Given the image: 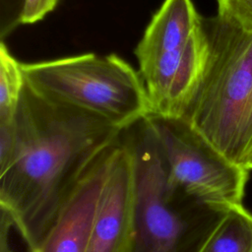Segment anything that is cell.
Instances as JSON below:
<instances>
[{
    "instance_id": "13",
    "label": "cell",
    "mask_w": 252,
    "mask_h": 252,
    "mask_svg": "<svg viewBox=\"0 0 252 252\" xmlns=\"http://www.w3.org/2000/svg\"><path fill=\"white\" fill-rule=\"evenodd\" d=\"M59 0H26L22 25H32L41 21L58 5Z\"/></svg>"
},
{
    "instance_id": "7",
    "label": "cell",
    "mask_w": 252,
    "mask_h": 252,
    "mask_svg": "<svg viewBox=\"0 0 252 252\" xmlns=\"http://www.w3.org/2000/svg\"><path fill=\"white\" fill-rule=\"evenodd\" d=\"M133 205V161L119 139L113 150L86 252H130Z\"/></svg>"
},
{
    "instance_id": "14",
    "label": "cell",
    "mask_w": 252,
    "mask_h": 252,
    "mask_svg": "<svg viewBox=\"0 0 252 252\" xmlns=\"http://www.w3.org/2000/svg\"><path fill=\"white\" fill-rule=\"evenodd\" d=\"M246 168H247L248 170H251V169H252V155L250 156V158H249V159H248V161H247V163H246Z\"/></svg>"
},
{
    "instance_id": "8",
    "label": "cell",
    "mask_w": 252,
    "mask_h": 252,
    "mask_svg": "<svg viewBox=\"0 0 252 252\" xmlns=\"http://www.w3.org/2000/svg\"><path fill=\"white\" fill-rule=\"evenodd\" d=\"M117 142L105 149L88 166L60 208L45 237L30 252H86Z\"/></svg>"
},
{
    "instance_id": "2",
    "label": "cell",
    "mask_w": 252,
    "mask_h": 252,
    "mask_svg": "<svg viewBox=\"0 0 252 252\" xmlns=\"http://www.w3.org/2000/svg\"><path fill=\"white\" fill-rule=\"evenodd\" d=\"M203 26L208 61L184 118L246 168L252 155V32L218 13L203 17Z\"/></svg>"
},
{
    "instance_id": "6",
    "label": "cell",
    "mask_w": 252,
    "mask_h": 252,
    "mask_svg": "<svg viewBox=\"0 0 252 252\" xmlns=\"http://www.w3.org/2000/svg\"><path fill=\"white\" fill-rule=\"evenodd\" d=\"M209 56L204 26L186 42L164 47L137 59L150 114L185 117Z\"/></svg>"
},
{
    "instance_id": "5",
    "label": "cell",
    "mask_w": 252,
    "mask_h": 252,
    "mask_svg": "<svg viewBox=\"0 0 252 252\" xmlns=\"http://www.w3.org/2000/svg\"><path fill=\"white\" fill-rule=\"evenodd\" d=\"M146 117L159 147L169 190L212 204H242L247 168L224 157L187 119Z\"/></svg>"
},
{
    "instance_id": "3",
    "label": "cell",
    "mask_w": 252,
    "mask_h": 252,
    "mask_svg": "<svg viewBox=\"0 0 252 252\" xmlns=\"http://www.w3.org/2000/svg\"><path fill=\"white\" fill-rule=\"evenodd\" d=\"M134 172L130 252H198L230 206L169 190L159 147L147 117L122 130Z\"/></svg>"
},
{
    "instance_id": "1",
    "label": "cell",
    "mask_w": 252,
    "mask_h": 252,
    "mask_svg": "<svg viewBox=\"0 0 252 252\" xmlns=\"http://www.w3.org/2000/svg\"><path fill=\"white\" fill-rule=\"evenodd\" d=\"M14 127V151L0 169V209L32 251L51 228L82 174L120 139L123 129L50 98L27 82Z\"/></svg>"
},
{
    "instance_id": "10",
    "label": "cell",
    "mask_w": 252,
    "mask_h": 252,
    "mask_svg": "<svg viewBox=\"0 0 252 252\" xmlns=\"http://www.w3.org/2000/svg\"><path fill=\"white\" fill-rule=\"evenodd\" d=\"M22 62L13 56L4 41L0 43V124H12L25 86Z\"/></svg>"
},
{
    "instance_id": "4",
    "label": "cell",
    "mask_w": 252,
    "mask_h": 252,
    "mask_svg": "<svg viewBox=\"0 0 252 252\" xmlns=\"http://www.w3.org/2000/svg\"><path fill=\"white\" fill-rule=\"evenodd\" d=\"M26 82L42 94L125 129L150 114L139 71L110 53H83L22 63Z\"/></svg>"
},
{
    "instance_id": "9",
    "label": "cell",
    "mask_w": 252,
    "mask_h": 252,
    "mask_svg": "<svg viewBox=\"0 0 252 252\" xmlns=\"http://www.w3.org/2000/svg\"><path fill=\"white\" fill-rule=\"evenodd\" d=\"M198 252H252V214L231 205Z\"/></svg>"
},
{
    "instance_id": "12",
    "label": "cell",
    "mask_w": 252,
    "mask_h": 252,
    "mask_svg": "<svg viewBox=\"0 0 252 252\" xmlns=\"http://www.w3.org/2000/svg\"><path fill=\"white\" fill-rule=\"evenodd\" d=\"M26 0H0V39L4 41L20 25Z\"/></svg>"
},
{
    "instance_id": "11",
    "label": "cell",
    "mask_w": 252,
    "mask_h": 252,
    "mask_svg": "<svg viewBox=\"0 0 252 252\" xmlns=\"http://www.w3.org/2000/svg\"><path fill=\"white\" fill-rule=\"evenodd\" d=\"M218 14L252 32V0H216Z\"/></svg>"
}]
</instances>
